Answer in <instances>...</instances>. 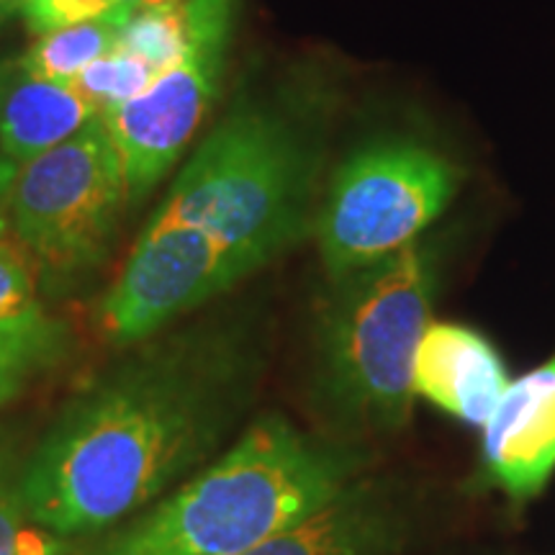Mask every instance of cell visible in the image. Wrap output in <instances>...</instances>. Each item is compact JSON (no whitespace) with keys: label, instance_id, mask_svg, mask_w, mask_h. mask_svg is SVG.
<instances>
[{"label":"cell","instance_id":"16","mask_svg":"<svg viewBox=\"0 0 555 555\" xmlns=\"http://www.w3.org/2000/svg\"><path fill=\"white\" fill-rule=\"evenodd\" d=\"M152 80L155 75L137 54L114 47L103 57L90 62L78 78L69 82V88L93 108L99 119H103L111 111L142 95L152 86Z\"/></svg>","mask_w":555,"mask_h":555},{"label":"cell","instance_id":"9","mask_svg":"<svg viewBox=\"0 0 555 555\" xmlns=\"http://www.w3.org/2000/svg\"><path fill=\"white\" fill-rule=\"evenodd\" d=\"M504 360L481 332L453 322H429L414 356V393L442 412L483 427L504 397Z\"/></svg>","mask_w":555,"mask_h":555},{"label":"cell","instance_id":"13","mask_svg":"<svg viewBox=\"0 0 555 555\" xmlns=\"http://www.w3.org/2000/svg\"><path fill=\"white\" fill-rule=\"evenodd\" d=\"M134 11V5L116 3L99 18L80 21L65 29L41 34V39L18 62L39 78L69 86L90 62L114 50L121 26Z\"/></svg>","mask_w":555,"mask_h":555},{"label":"cell","instance_id":"14","mask_svg":"<svg viewBox=\"0 0 555 555\" xmlns=\"http://www.w3.org/2000/svg\"><path fill=\"white\" fill-rule=\"evenodd\" d=\"M24 461L0 440V555H82L86 540L60 538L34 519L24 496Z\"/></svg>","mask_w":555,"mask_h":555},{"label":"cell","instance_id":"1","mask_svg":"<svg viewBox=\"0 0 555 555\" xmlns=\"http://www.w3.org/2000/svg\"><path fill=\"white\" fill-rule=\"evenodd\" d=\"M245 345L189 335L82 386L24 461V496L54 535H106L204 466L249 393Z\"/></svg>","mask_w":555,"mask_h":555},{"label":"cell","instance_id":"17","mask_svg":"<svg viewBox=\"0 0 555 555\" xmlns=\"http://www.w3.org/2000/svg\"><path fill=\"white\" fill-rule=\"evenodd\" d=\"M34 294L37 286H34L29 258L21 249L0 242V322L37 307Z\"/></svg>","mask_w":555,"mask_h":555},{"label":"cell","instance_id":"3","mask_svg":"<svg viewBox=\"0 0 555 555\" xmlns=\"http://www.w3.org/2000/svg\"><path fill=\"white\" fill-rule=\"evenodd\" d=\"M319 172L307 111L242 99L204 139L150 221L189 227L242 275L304 237Z\"/></svg>","mask_w":555,"mask_h":555},{"label":"cell","instance_id":"11","mask_svg":"<svg viewBox=\"0 0 555 555\" xmlns=\"http://www.w3.org/2000/svg\"><path fill=\"white\" fill-rule=\"evenodd\" d=\"M99 119L69 86L44 80L21 62L0 65V155L26 165Z\"/></svg>","mask_w":555,"mask_h":555},{"label":"cell","instance_id":"10","mask_svg":"<svg viewBox=\"0 0 555 555\" xmlns=\"http://www.w3.org/2000/svg\"><path fill=\"white\" fill-rule=\"evenodd\" d=\"M399 538V515L373 483L352 481L311 515L245 555H380Z\"/></svg>","mask_w":555,"mask_h":555},{"label":"cell","instance_id":"5","mask_svg":"<svg viewBox=\"0 0 555 555\" xmlns=\"http://www.w3.org/2000/svg\"><path fill=\"white\" fill-rule=\"evenodd\" d=\"M453 157L414 137H380L343 159L314 217L330 281L422 240L461 191Z\"/></svg>","mask_w":555,"mask_h":555},{"label":"cell","instance_id":"20","mask_svg":"<svg viewBox=\"0 0 555 555\" xmlns=\"http://www.w3.org/2000/svg\"><path fill=\"white\" fill-rule=\"evenodd\" d=\"M5 9H13V5H24V0H3Z\"/></svg>","mask_w":555,"mask_h":555},{"label":"cell","instance_id":"6","mask_svg":"<svg viewBox=\"0 0 555 555\" xmlns=\"http://www.w3.org/2000/svg\"><path fill=\"white\" fill-rule=\"evenodd\" d=\"M129 204L121 159L103 119L21 165L3 206L18 249L52 283H69L106 258Z\"/></svg>","mask_w":555,"mask_h":555},{"label":"cell","instance_id":"8","mask_svg":"<svg viewBox=\"0 0 555 555\" xmlns=\"http://www.w3.org/2000/svg\"><path fill=\"white\" fill-rule=\"evenodd\" d=\"M491 481L512 499H530L555 468V356L506 386L483 425Z\"/></svg>","mask_w":555,"mask_h":555},{"label":"cell","instance_id":"22","mask_svg":"<svg viewBox=\"0 0 555 555\" xmlns=\"http://www.w3.org/2000/svg\"><path fill=\"white\" fill-rule=\"evenodd\" d=\"M5 11H9V9H5V5H3V0H0V16H3Z\"/></svg>","mask_w":555,"mask_h":555},{"label":"cell","instance_id":"15","mask_svg":"<svg viewBox=\"0 0 555 555\" xmlns=\"http://www.w3.org/2000/svg\"><path fill=\"white\" fill-rule=\"evenodd\" d=\"M114 47L137 54L152 69V75L159 78L189 52L185 3L183 0H159L150 5H134Z\"/></svg>","mask_w":555,"mask_h":555},{"label":"cell","instance_id":"7","mask_svg":"<svg viewBox=\"0 0 555 555\" xmlns=\"http://www.w3.org/2000/svg\"><path fill=\"white\" fill-rule=\"evenodd\" d=\"M189 52L142 95L103 116L121 159L129 204L163 180L219 99L240 0H183Z\"/></svg>","mask_w":555,"mask_h":555},{"label":"cell","instance_id":"4","mask_svg":"<svg viewBox=\"0 0 555 555\" xmlns=\"http://www.w3.org/2000/svg\"><path fill=\"white\" fill-rule=\"evenodd\" d=\"M332 286L317 332L319 397L339 425L393 433L412 412L414 356L433 322L435 247L420 240Z\"/></svg>","mask_w":555,"mask_h":555},{"label":"cell","instance_id":"19","mask_svg":"<svg viewBox=\"0 0 555 555\" xmlns=\"http://www.w3.org/2000/svg\"><path fill=\"white\" fill-rule=\"evenodd\" d=\"M18 168L16 165H11L9 159L0 155V229H3V206H5V198H9V191L13 185V178H16Z\"/></svg>","mask_w":555,"mask_h":555},{"label":"cell","instance_id":"21","mask_svg":"<svg viewBox=\"0 0 555 555\" xmlns=\"http://www.w3.org/2000/svg\"><path fill=\"white\" fill-rule=\"evenodd\" d=\"M116 3H127V5H137V0H116Z\"/></svg>","mask_w":555,"mask_h":555},{"label":"cell","instance_id":"2","mask_svg":"<svg viewBox=\"0 0 555 555\" xmlns=\"http://www.w3.org/2000/svg\"><path fill=\"white\" fill-rule=\"evenodd\" d=\"M358 468L352 450L311 440L278 414L260 416L142 515L86 540L82 555H245L330 502Z\"/></svg>","mask_w":555,"mask_h":555},{"label":"cell","instance_id":"18","mask_svg":"<svg viewBox=\"0 0 555 555\" xmlns=\"http://www.w3.org/2000/svg\"><path fill=\"white\" fill-rule=\"evenodd\" d=\"M114 5L116 0H24L21 9H24L34 31L50 34L80 24V21L99 18Z\"/></svg>","mask_w":555,"mask_h":555},{"label":"cell","instance_id":"12","mask_svg":"<svg viewBox=\"0 0 555 555\" xmlns=\"http://www.w3.org/2000/svg\"><path fill=\"white\" fill-rule=\"evenodd\" d=\"M67 327L39 307L0 322V409L65 358Z\"/></svg>","mask_w":555,"mask_h":555}]
</instances>
